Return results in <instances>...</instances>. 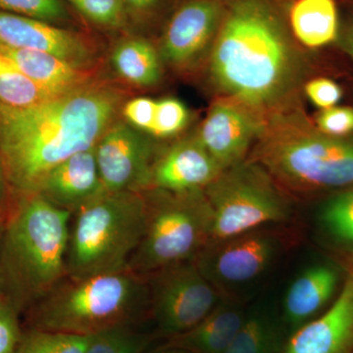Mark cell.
Returning <instances> with one entry per match:
<instances>
[{"label":"cell","mask_w":353,"mask_h":353,"mask_svg":"<svg viewBox=\"0 0 353 353\" xmlns=\"http://www.w3.org/2000/svg\"><path fill=\"white\" fill-rule=\"evenodd\" d=\"M0 11L53 24L68 17L61 0H0Z\"/></svg>","instance_id":"28"},{"label":"cell","mask_w":353,"mask_h":353,"mask_svg":"<svg viewBox=\"0 0 353 353\" xmlns=\"http://www.w3.org/2000/svg\"><path fill=\"white\" fill-rule=\"evenodd\" d=\"M189 120V112L182 102L174 99L157 101V114L152 129L153 136L168 138L183 129Z\"/></svg>","instance_id":"30"},{"label":"cell","mask_w":353,"mask_h":353,"mask_svg":"<svg viewBox=\"0 0 353 353\" xmlns=\"http://www.w3.org/2000/svg\"><path fill=\"white\" fill-rule=\"evenodd\" d=\"M145 353H190L187 350H181V348L166 347V345H160L153 350H146Z\"/></svg>","instance_id":"37"},{"label":"cell","mask_w":353,"mask_h":353,"mask_svg":"<svg viewBox=\"0 0 353 353\" xmlns=\"http://www.w3.org/2000/svg\"><path fill=\"white\" fill-rule=\"evenodd\" d=\"M223 171L197 137L183 139L155 160L152 189L170 192L203 190Z\"/></svg>","instance_id":"16"},{"label":"cell","mask_w":353,"mask_h":353,"mask_svg":"<svg viewBox=\"0 0 353 353\" xmlns=\"http://www.w3.org/2000/svg\"><path fill=\"white\" fill-rule=\"evenodd\" d=\"M2 227H3V219L0 218V236H1Z\"/></svg>","instance_id":"39"},{"label":"cell","mask_w":353,"mask_h":353,"mask_svg":"<svg viewBox=\"0 0 353 353\" xmlns=\"http://www.w3.org/2000/svg\"><path fill=\"white\" fill-rule=\"evenodd\" d=\"M341 282L336 265L314 264L304 269L285 292L282 317L290 334L321 314L333 303Z\"/></svg>","instance_id":"18"},{"label":"cell","mask_w":353,"mask_h":353,"mask_svg":"<svg viewBox=\"0 0 353 353\" xmlns=\"http://www.w3.org/2000/svg\"><path fill=\"white\" fill-rule=\"evenodd\" d=\"M352 353H353V352Z\"/></svg>","instance_id":"40"},{"label":"cell","mask_w":353,"mask_h":353,"mask_svg":"<svg viewBox=\"0 0 353 353\" xmlns=\"http://www.w3.org/2000/svg\"><path fill=\"white\" fill-rule=\"evenodd\" d=\"M305 92L317 108H334L341 101V88L338 83L326 78L315 79L306 85Z\"/></svg>","instance_id":"34"},{"label":"cell","mask_w":353,"mask_h":353,"mask_svg":"<svg viewBox=\"0 0 353 353\" xmlns=\"http://www.w3.org/2000/svg\"><path fill=\"white\" fill-rule=\"evenodd\" d=\"M20 313L10 301L0 296V353H15L22 338Z\"/></svg>","instance_id":"31"},{"label":"cell","mask_w":353,"mask_h":353,"mask_svg":"<svg viewBox=\"0 0 353 353\" xmlns=\"http://www.w3.org/2000/svg\"><path fill=\"white\" fill-rule=\"evenodd\" d=\"M290 336L282 315L265 307L250 309L225 353H284Z\"/></svg>","instance_id":"22"},{"label":"cell","mask_w":353,"mask_h":353,"mask_svg":"<svg viewBox=\"0 0 353 353\" xmlns=\"http://www.w3.org/2000/svg\"><path fill=\"white\" fill-rule=\"evenodd\" d=\"M276 227L210 241L194 262L223 296L232 297V290L256 282L280 256L285 241Z\"/></svg>","instance_id":"10"},{"label":"cell","mask_w":353,"mask_h":353,"mask_svg":"<svg viewBox=\"0 0 353 353\" xmlns=\"http://www.w3.org/2000/svg\"><path fill=\"white\" fill-rule=\"evenodd\" d=\"M145 224L143 192L104 190L72 216L68 277L126 270L145 234Z\"/></svg>","instance_id":"5"},{"label":"cell","mask_w":353,"mask_h":353,"mask_svg":"<svg viewBox=\"0 0 353 353\" xmlns=\"http://www.w3.org/2000/svg\"><path fill=\"white\" fill-rule=\"evenodd\" d=\"M71 212L38 194H23L3 219L0 296L27 312L67 274Z\"/></svg>","instance_id":"3"},{"label":"cell","mask_w":353,"mask_h":353,"mask_svg":"<svg viewBox=\"0 0 353 353\" xmlns=\"http://www.w3.org/2000/svg\"><path fill=\"white\" fill-rule=\"evenodd\" d=\"M317 126L327 136L345 138L353 132V108L324 109L317 117Z\"/></svg>","instance_id":"32"},{"label":"cell","mask_w":353,"mask_h":353,"mask_svg":"<svg viewBox=\"0 0 353 353\" xmlns=\"http://www.w3.org/2000/svg\"><path fill=\"white\" fill-rule=\"evenodd\" d=\"M6 182L3 169H2L1 161H0V205H1L2 194H3V185Z\"/></svg>","instance_id":"38"},{"label":"cell","mask_w":353,"mask_h":353,"mask_svg":"<svg viewBox=\"0 0 353 353\" xmlns=\"http://www.w3.org/2000/svg\"><path fill=\"white\" fill-rule=\"evenodd\" d=\"M85 17L104 27L118 28L125 23L122 0H69Z\"/></svg>","instance_id":"29"},{"label":"cell","mask_w":353,"mask_h":353,"mask_svg":"<svg viewBox=\"0 0 353 353\" xmlns=\"http://www.w3.org/2000/svg\"><path fill=\"white\" fill-rule=\"evenodd\" d=\"M62 94L51 92L28 78L12 60L0 52V103L27 108Z\"/></svg>","instance_id":"25"},{"label":"cell","mask_w":353,"mask_h":353,"mask_svg":"<svg viewBox=\"0 0 353 353\" xmlns=\"http://www.w3.org/2000/svg\"><path fill=\"white\" fill-rule=\"evenodd\" d=\"M111 63L121 78L137 87L157 85L161 78L159 55L145 39L131 38L114 48Z\"/></svg>","instance_id":"24"},{"label":"cell","mask_w":353,"mask_h":353,"mask_svg":"<svg viewBox=\"0 0 353 353\" xmlns=\"http://www.w3.org/2000/svg\"><path fill=\"white\" fill-rule=\"evenodd\" d=\"M90 336L26 328L15 353H85Z\"/></svg>","instance_id":"27"},{"label":"cell","mask_w":353,"mask_h":353,"mask_svg":"<svg viewBox=\"0 0 353 353\" xmlns=\"http://www.w3.org/2000/svg\"><path fill=\"white\" fill-rule=\"evenodd\" d=\"M95 157L106 192H145L152 189V145L131 124L114 122L95 145Z\"/></svg>","instance_id":"11"},{"label":"cell","mask_w":353,"mask_h":353,"mask_svg":"<svg viewBox=\"0 0 353 353\" xmlns=\"http://www.w3.org/2000/svg\"><path fill=\"white\" fill-rule=\"evenodd\" d=\"M0 46L43 51L88 70L97 57L94 48L76 32L3 11H0Z\"/></svg>","instance_id":"12"},{"label":"cell","mask_w":353,"mask_h":353,"mask_svg":"<svg viewBox=\"0 0 353 353\" xmlns=\"http://www.w3.org/2000/svg\"><path fill=\"white\" fill-rule=\"evenodd\" d=\"M126 92L92 82L27 108L0 103V161L19 196L36 194L52 169L90 150L115 122Z\"/></svg>","instance_id":"1"},{"label":"cell","mask_w":353,"mask_h":353,"mask_svg":"<svg viewBox=\"0 0 353 353\" xmlns=\"http://www.w3.org/2000/svg\"><path fill=\"white\" fill-rule=\"evenodd\" d=\"M134 326L121 325L90 336L85 353H145L154 334Z\"/></svg>","instance_id":"26"},{"label":"cell","mask_w":353,"mask_h":353,"mask_svg":"<svg viewBox=\"0 0 353 353\" xmlns=\"http://www.w3.org/2000/svg\"><path fill=\"white\" fill-rule=\"evenodd\" d=\"M157 101L148 97H138L123 105V114L136 129L152 131L157 114Z\"/></svg>","instance_id":"33"},{"label":"cell","mask_w":353,"mask_h":353,"mask_svg":"<svg viewBox=\"0 0 353 353\" xmlns=\"http://www.w3.org/2000/svg\"><path fill=\"white\" fill-rule=\"evenodd\" d=\"M294 51L267 0H232L222 15L210 59L221 92L243 105L263 108L280 101L294 81Z\"/></svg>","instance_id":"2"},{"label":"cell","mask_w":353,"mask_h":353,"mask_svg":"<svg viewBox=\"0 0 353 353\" xmlns=\"http://www.w3.org/2000/svg\"><path fill=\"white\" fill-rule=\"evenodd\" d=\"M0 52L12 60L18 68L41 87L65 94L92 82V71L69 63L43 51L0 46Z\"/></svg>","instance_id":"20"},{"label":"cell","mask_w":353,"mask_h":353,"mask_svg":"<svg viewBox=\"0 0 353 353\" xmlns=\"http://www.w3.org/2000/svg\"><path fill=\"white\" fill-rule=\"evenodd\" d=\"M261 131V123L252 113L236 104L220 102L209 110L197 138L225 170L243 161Z\"/></svg>","instance_id":"15"},{"label":"cell","mask_w":353,"mask_h":353,"mask_svg":"<svg viewBox=\"0 0 353 353\" xmlns=\"http://www.w3.org/2000/svg\"><path fill=\"white\" fill-rule=\"evenodd\" d=\"M317 225L325 243L347 271H353V187L341 190L320 208Z\"/></svg>","instance_id":"21"},{"label":"cell","mask_w":353,"mask_h":353,"mask_svg":"<svg viewBox=\"0 0 353 353\" xmlns=\"http://www.w3.org/2000/svg\"><path fill=\"white\" fill-rule=\"evenodd\" d=\"M253 161L292 190L353 187V139L287 128L265 138Z\"/></svg>","instance_id":"7"},{"label":"cell","mask_w":353,"mask_h":353,"mask_svg":"<svg viewBox=\"0 0 353 353\" xmlns=\"http://www.w3.org/2000/svg\"><path fill=\"white\" fill-rule=\"evenodd\" d=\"M125 7L137 13H148L155 10L163 0H122Z\"/></svg>","instance_id":"35"},{"label":"cell","mask_w":353,"mask_h":353,"mask_svg":"<svg viewBox=\"0 0 353 353\" xmlns=\"http://www.w3.org/2000/svg\"><path fill=\"white\" fill-rule=\"evenodd\" d=\"M145 277L150 289L148 315L155 324L154 336L166 340L196 326L224 297L202 275L194 260Z\"/></svg>","instance_id":"9"},{"label":"cell","mask_w":353,"mask_h":353,"mask_svg":"<svg viewBox=\"0 0 353 353\" xmlns=\"http://www.w3.org/2000/svg\"><path fill=\"white\" fill-rule=\"evenodd\" d=\"M341 46L353 59V23L347 26L340 36Z\"/></svg>","instance_id":"36"},{"label":"cell","mask_w":353,"mask_h":353,"mask_svg":"<svg viewBox=\"0 0 353 353\" xmlns=\"http://www.w3.org/2000/svg\"><path fill=\"white\" fill-rule=\"evenodd\" d=\"M353 352V271H347L333 303L290 334L284 353Z\"/></svg>","instance_id":"14"},{"label":"cell","mask_w":353,"mask_h":353,"mask_svg":"<svg viewBox=\"0 0 353 353\" xmlns=\"http://www.w3.org/2000/svg\"><path fill=\"white\" fill-rule=\"evenodd\" d=\"M212 213L211 240L290 222L292 208L261 165H234L203 190Z\"/></svg>","instance_id":"8"},{"label":"cell","mask_w":353,"mask_h":353,"mask_svg":"<svg viewBox=\"0 0 353 353\" xmlns=\"http://www.w3.org/2000/svg\"><path fill=\"white\" fill-rule=\"evenodd\" d=\"M294 36L308 48H321L339 37V13L334 0H296L290 9Z\"/></svg>","instance_id":"23"},{"label":"cell","mask_w":353,"mask_h":353,"mask_svg":"<svg viewBox=\"0 0 353 353\" xmlns=\"http://www.w3.org/2000/svg\"><path fill=\"white\" fill-rule=\"evenodd\" d=\"M148 311V279L130 269L67 277L25 313L26 328L92 336L121 325L137 324Z\"/></svg>","instance_id":"4"},{"label":"cell","mask_w":353,"mask_h":353,"mask_svg":"<svg viewBox=\"0 0 353 353\" xmlns=\"http://www.w3.org/2000/svg\"><path fill=\"white\" fill-rule=\"evenodd\" d=\"M222 15L218 0H190L183 4L167 26L161 57L178 68L194 64L215 39Z\"/></svg>","instance_id":"13"},{"label":"cell","mask_w":353,"mask_h":353,"mask_svg":"<svg viewBox=\"0 0 353 353\" xmlns=\"http://www.w3.org/2000/svg\"><path fill=\"white\" fill-rule=\"evenodd\" d=\"M103 192L94 145L76 153L52 169L36 194L74 214Z\"/></svg>","instance_id":"17"},{"label":"cell","mask_w":353,"mask_h":353,"mask_svg":"<svg viewBox=\"0 0 353 353\" xmlns=\"http://www.w3.org/2000/svg\"><path fill=\"white\" fill-rule=\"evenodd\" d=\"M248 309L233 297H223L212 311L185 333L167 339L163 345L190 353H225L245 320Z\"/></svg>","instance_id":"19"},{"label":"cell","mask_w":353,"mask_h":353,"mask_svg":"<svg viewBox=\"0 0 353 353\" xmlns=\"http://www.w3.org/2000/svg\"><path fill=\"white\" fill-rule=\"evenodd\" d=\"M146 224L128 269L148 276L167 267L192 261L211 240L212 213L203 190L143 192Z\"/></svg>","instance_id":"6"}]
</instances>
